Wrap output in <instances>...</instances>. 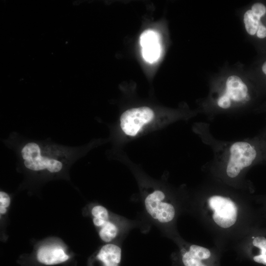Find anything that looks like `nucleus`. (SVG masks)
<instances>
[{
  "label": "nucleus",
  "mask_w": 266,
  "mask_h": 266,
  "mask_svg": "<svg viewBox=\"0 0 266 266\" xmlns=\"http://www.w3.org/2000/svg\"><path fill=\"white\" fill-rule=\"evenodd\" d=\"M212 96L216 108L228 110L244 105L250 99L249 88L240 76L229 75L221 80Z\"/></svg>",
  "instance_id": "1"
},
{
  "label": "nucleus",
  "mask_w": 266,
  "mask_h": 266,
  "mask_svg": "<svg viewBox=\"0 0 266 266\" xmlns=\"http://www.w3.org/2000/svg\"><path fill=\"white\" fill-rule=\"evenodd\" d=\"M52 149L50 147H42L33 142L26 144L21 150L25 166L34 171L59 172L63 167V156L59 151L53 152Z\"/></svg>",
  "instance_id": "2"
},
{
  "label": "nucleus",
  "mask_w": 266,
  "mask_h": 266,
  "mask_svg": "<svg viewBox=\"0 0 266 266\" xmlns=\"http://www.w3.org/2000/svg\"><path fill=\"white\" fill-rule=\"evenodd\" d=\"M225 152L224 169L226 176L230 179L239 176L252 164L257 155L254 145L244 140L232 143Z\"/></svg>",
  "instance_id": "3"
},
{
  "label": "nucleus",
  "mask_w": 266,
  "mask_h": 266,
  "mask_svg": "<svg viewBox=\"0 0 266 266\" xmlns=\"http://www.w3.org/2000/svg\"><path fill=\"white\" fill-rule=\"evenodd\" d=\"M94 225L98 229L100 238L110 243L125 232L128 224L122 217H113L109 211L101 205H94L91 209Z\"/></svg>",
  "instance_id": "4"
},
{
  "label": "nucleus",
  "mask_w": 266,
  "mask_h": 266,
  "mask_svg": "<svg viewBox=\"0 0 266 266\" xmlns=\"http://www.w3.org/2000/svg\"><path fill=\"white\" fill-rule=\"evenodd\" d=\"M206 206L211 218L219 227L228 229L237 222L238 207L231 198L220 194H214L206 200Z\"/></svg>",
  "instance_id": "5"
},
{
  "label": "nucleus",
  "mask_w": 266,
  "mask_h": 266,
  "mask_svg": "<svg viewBox=\"0 0 266 266\" xmlns=\"http://www.w3.org/2000/svg\"><path fill=\"white\" fill-rule=\"evenodd\" d=\"M143 204L148 214L159 223L168 224L175 217L174 205L160 190L149 192L143 199Z\"/></svg>",
  "instance_id": "6"
},
{
  "label": "nucleus",
  "mask_w": 266,
  "mask_h": 266,
  "mask_svg": "<svg viewBox=\"0 0 266 266\" xmlns=\"http://www.w3.org/2000/svg\"><path fill=\"white\" fill-rule=\"evenodd\" d=\"M153 111L143 106L125 111L120 117V126L124 133L130 136H135L142 127L154 118Z\"/></svg>",
  "instance_id": "7"
},
{
  "label": "nucleus",
  "mask_w": 266,
  "mask_h": 266,
  "mask_svg": "<svg viewBox=\"0 0 266 266\" xmlns=\"http://www.w3.org/2000/svg\"><path fill=\"white\" fill-rule=\"evenodd\" d=\"M181 253L184 266H215L213 255L206 247L188 244L182 248Z\"/></svg>",
  "instance_id": "8"
},
{
  "label": "nucleus",
  "mask_w": 266,
  "mask_h": 266,
  "mask_svg": "<svg viewBox=\"0 0 266 266\" xmlns=\"http://www.w3.org/2000/svg\"><path fill=\"white\" fill-rule=\"evenodd\" d=\"M143 59L149 63L155 62L159 58L161 52L160 36L158 33L152 30L144 31L140 36Z\"/></svg>",
  "instance_id": "9"
},
{
  "label": "nucleus",
  "mask_w": 266,
  "mask_h": 266,
  "mask_svg": "<svg viewBox=\"0 0 266 266\" xmlns=\"http://www.w3.org/2000/svg\"><path fill=\"white\" fill-rule=\"evenodd\" d=\"M266 13V7L260 2L254 3L250 9L243 14V22L247 33L250 35H256L259 30L264 26L261 21Z\"/></svg>",
  "instance_id": "10"
},
{
  "label": "nucleus",
  "mask_w": 266,
  "mask_h": 266,
  "mask_svg": "<svg viewBox=\"0 0 266 266\" xmlns=\"http://www.w3.org/2000/svg\"><path fill=\"white\" fill-rule=\"evenodd\" d=\"M39 262L46 265L59 264L66 261L69 256L60 247L45 246L40 247L37 252Z\"/></svg>",
  "instance_id": "11"
},
{
  "label": "nucleus",
  "mask_w": 266,
  "mask_h": 266,
  "mask_svg": "<svg viewBox=\"0 0 266 266\" xmlns=\"http://www.w3.org/2000/svg\"><path fill=\"white\" fill-rule=\"evenodd\" d=\"M121 247L109 243L103 245L96 255V259L102 266H119L121 259Z\"/></svg>",
  "instance_id": "12"
},
{
  "label": "nucleus",
  "mask_w": 266,
  "mask_h": 266,
  "mask_svg": "<svg viewBox=\"0 0 266 266\" xmlns=\"http://www.w3.org/2000/svg\"><path fill=\"white\" fill-rule=\"evenodd\" d=\"M252 243L254 247L259 249V254L253 256V260L266 266V238L262 236H256Z\"/></svg>",
  "instance_id": "13"
},
{
  "label": "nucleus",
  "mask_w": 266,
  "mask_h": 266,
  "mask_svg": "<svg viewBox=\"0 0 266 266\" xmlns=\"http://www.w3.org/2000/svg\"><path fill=\"white\" fill-rule=\"evenodd\" d=\"M10 203V199L9 195L4 192H0V215L4 214L6 212V208L8 207Z\"/></svg>",
  "instance_id": "14"
},
{
  "label": "nucleus",
  "mask_w": 266,
  "mask_h": 266,
  "mask_svg": "<svg viewBox=\"0 0 266 266\" xmlns=\"http://www.w3.org/2000/svg\"><path fill=\"white\" fill-rule=\"evenodd\" d=\"M262 69L263 73L266 74V62H265L263 65Z\"/></svg>",
  "instance_id": "15"
}]
</instances>
